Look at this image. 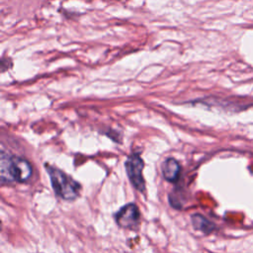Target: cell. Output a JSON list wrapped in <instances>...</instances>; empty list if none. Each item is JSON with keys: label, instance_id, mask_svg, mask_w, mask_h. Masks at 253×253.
<instances>
[{"label": "cell", "instance_id": "4", "mask_svg": "<svg viewBox=\"0 0 253 253\" xmlns=\"http://www.w3.org/2000/svg\"><path fill=\"white\" fill-rule=\"evenodd\" d=\"M139 216V210L133 203L124 206L115 214L117 224L124 228L133 227L138 222Z\"/></svg>", "mask_w": 253, "mask_h": 253}, {"label": "cell", "instance_id": "1", "mask_svg": "<svg viewBox=\"0 0 253 253\" xmlns=\"http://www.w3.org/2000/svg\"><path fill=\"white\" fill-rule=\"evenodd\" d=\"M1 180L2 182H25L32 176V166L24 158L1 152Z\"/></svg>", "mask_w": 253, "mask_h": 253}, {"label": "cell", "instance_id": "6", "mask_svg": "<svg viewBox=\"0 0 253 253\" xmlns=\"http://www.w3.org/2000/svg\"><path fill=\"white\" fill-rule=\"evenodd\" d=\"M191 218L195 229L200 230L205 234H209L214 229V224L200 213L193 214Z\"/></svg>", "mask_w": 253, "mask_h": 253}, {"label": "cell", "instance_id": "2", "mask_svg": "<svg viewBox=\"0 0 253 253\" xmlns=\"http://www.w3.org/2000/svg\"><path fill=\"white\" fill-rule=\"evenodd\" d=\"M45 169L48 173L52 189L57 197L66 201H71L79 196L81 189L79 183L58 168L46 164Z\"/></svg>", "mask_w": 253, "mask_h": 253}, {"label": "cell", "instance_id": "3", "mask_svg": "<svg viewBox=\"0 0 253 253\" xmlns=\"http://www.w3.org/2000/svg\"><path fill=\"white\" fill-rule=\"evenodd\" d=\"M143 165V160L136 153L130 154L126 161V170L128 179L132 186L139 192H143L145 190V183L142 176Z\"/></svg>", "mask_w": 253, "mask_h": 253}, {"label": "cell", "instance_id": "5", "mask_svg": "<svg viewBox=\"0 0 253 253\" xmlns=\"http://www.w3.org/2000/svg\"><path fill=\"white\" fill-rule=\"evenodd\" d=\"M181 167L178 161L174 158H167L162 165L163 177L169 182H175L180 175Z\"/></svg>", "mask_w": 253, "mask_h": 253}]
</instances>
